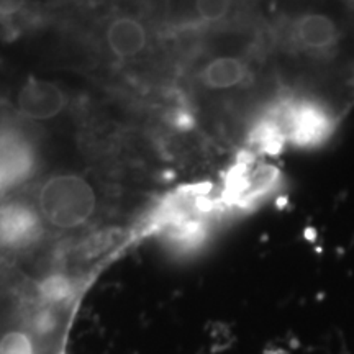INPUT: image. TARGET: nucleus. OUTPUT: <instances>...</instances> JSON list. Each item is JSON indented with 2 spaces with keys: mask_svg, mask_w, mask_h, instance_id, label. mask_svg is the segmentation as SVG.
<instances>
[{
  "mask_svg": "<svg viewBox=\"0 0 354 354\" xmlns=\"http://www.w3.org/2000/svg\"><path fill=\"white\" fill-rule=\"evenodd\" d=\"M95 190L79 174H56L41 184L37 209L44 225L69 232L82 228L97 212Z\"/></svg>",
  "mask_w": 354,
  "mask_h": 354,
  "instance_id": "f257e3e1",
  "label": "nucleus"
},
{
  "mask_svg": "<svg viewBox=\"0 0 354 354\" xmlns=\"http://www.w3.org/2000/svg\"><path fill=\"white\" fill-rule=\"evenodd\" d=\"M35 166L32 141L17 128L0 125V197L32 177Z\"/></svg>",
  "mask_w": 354,
  "mask_h": 354,
  "instance_id": "f03ea898",
  "label": "nucleus"
},
{
  "mask_svg": "<svg viewBox=\"0 0 354 354\" xmlns=\"http://www.w3.org/2000/svg\"><path fill=\"white\" fill-rule=\"evenodd\" d=\"M44 221L37 205L24 201L0 203V250L20 251L41 238Z\"/></svg>",
  "mask_w": 354,
  "mask_h": 354,
  "instance_id": "7ed1b4c3",
  "label": "nucleus"
},
{
  "mask_svg": "<svg viewBox=\"0 0 354 354\" xmlns=\"http://www.w3.org/2000/svg\"><path fill=\"white\" fill-rule=\"evenodd\" d=\"M68 97L57 84L32 77L20 87L17 112L28 122H48L63 113Z\"/></svg>",
  "mask_w": 354,
  "mask_h": 354,
  "instance_id": "20e7f679",
  "label": "nucleus"
},
{
  "mask_svg": "<svg viewBox=\"0 0 354 354\" xmlns=\"http://www.w3.org/2000/svg\"><path fill=\"white\" fill-rule=\"evenodd\" d=\"M105 41L110 53L118 59L136 57L148 44V32L140 20L133 17H118L105 30Z\"/></svg>",
  "mask_w": 354,
  "mask_h": 354,
  "instance_id": "39448f33",
  "label": "nucleus"
},
{
  "mask_svg": "<svg viewBox=\"0 0 354 354\" xmlns=\"http://www.w3.org/2000/svg\"><path fill=\"white\" fill-rule=\"evenodd\" d=\"M250 77V66L238 56L214 57L201 73V81L210 91H230L240 87Z\"/></svg>",
  "mask_w": 354,
  "mask_h": 354,
  "instance_id": "423d86ee",
  "label": "nucleus"
},
{
  "mask_svg": "<svg viewBox=\"0 0 354 354\" xmlns=\"http://www.w3.org/2000/svg\"><path fill=\"white\" fill-rule=\"evenodd\" d=\"M205 228L202 221L196 218H176L171 228V238L176 245L194 248L203 240Z\"/></svg>",
  "mask_w": 354,
  "mask_h": 354,
  "instance_id": "0eeeda50",
  "label": "nucleus"
},
{
  "mask_svg": "<svg viewBox=\"0 0 354 354\" xmlns=\"http://www.w3.org/2000/svg\"><path fill=\"white\" fill-rule=\"evenodd\" d=\"M196 10L202 20L218 21L228 15L232 7H230V3L225 2H198L196 6Z\"/></svg>",
  "mask_w": 354,
  "mask_h": 354,
  "instance_id": "6e6552de",
  "label": "nucleus"
}]
</instances>
